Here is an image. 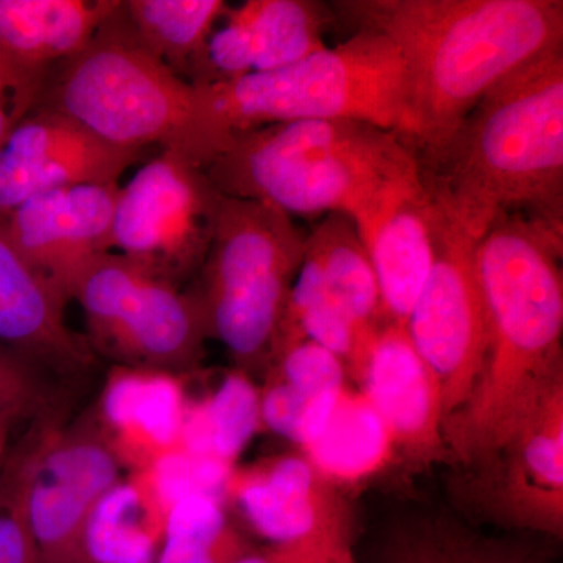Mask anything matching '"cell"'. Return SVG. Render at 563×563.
Here are the masks:
<instances>
[{"instance_id": "6da1fadb", "label": "cell", "mask_w": 563, "mask_h": 563, "mask_svg": "<svg viewBox=\"0 0 563 563\" xmlns=\"http://www.w3.org/2000/svg\"><path fill=\"white\" fill-rule=\"evenodd\" d=\"M563 228L523 213L493 222L476 242L487 351L468 401L444 422L466 463L492 462L562 383Z\"/></svg>"}, {"instance_id": "7a4b0ae2", "label": "cell", "mask_w": 563, "mask_h": 563, "mask_svg": "<svg viewBox=\"0 0 563 563\" xmlns=\"http://www.w3.org/2000/svg\"><path fill=\"white\" fill-rule=\"evenodd\" d=\"M331 9L401 52L418 165L446 147L496 81L563 43L561 0H339Z\"/></svg>"}, {"instance_id": "3957f363", "label": "cell", "mask_w": 563, "mask_h": 563, "mask_svg": "<svg viewBox=\"0 0 563 563\" xmlns=\"http://www.w3.org/2000/svg\"><path fill=\"white\" fill-rule=\"evenodd\" d=\"M420 173L437 209L476 242L512 213L563 228V43L496 81Z\"/></svg>"}, {"instance_id": "277c9868", "label": "cell", "mask_w": 563, "mask_h": 563, "mask_svg": "<svg viewBox=\"0 0 563 563\" xmlns=\"http://www.w3.org/2000/svg\"><path fill=\"white\" fill-rule=\"evenodd\" d=\"M195 113L179 151L206 168L232 136L298 121L368 122L409 143V76L384 33L355 29L335 47L242 79L195 85Z\"/></svg>"}, {"instance_id": "5b68a950", "label": "cell", "mask_w": 563, "mask_h": 563, "mask_svg": "<svg viewBox=\"0 0 563 563\" xmlns=\"http://www.w3.org/2000/svg\"><path fill=\"white\" fill-rule=\"evenodd\" d=\"M222 196L288 217L346 214L361 221L388 192L421 176L401 135L368 122L318 120L232 136L206 166Z\"/></svg>"}, {"instance_id": "8992f818", "label": "cell", "mask_w": 563, "mask_h": 563, "mask_svg": "<svg viewBox=\"0 0 563 563\" xmlns=\"http://www.w3.org/2000/svg\"><path fill=\"white\" fill-rule=\"evenodd\" d=\"M195 98V85L141 43L121 0L90 43L51 70L35 109L65 114L114 146L179 151Z\"/></svg>"}, {"instance_id": "52a82bcc", "label": "cell", "mask_w": 563, "mask_h": 563, "mask_svg": "<svg viewBox=\"0 0 563 563\" xmlns=\"http://www.w3.org/2000/svg\"><path fill=\"white\" fill-rule=\"evenodd\" d=\"M307 236L284 211L222 196L195 295L209 336L242 365L272 355Z\"/></svg>"}, {"instance_id": "ba28073f", "label": "cell", "mask_w": 563, "mask_h": 563, "mask_svg": "<svg viewBox=\"0 0 563 563\" xmlns=\"http://www.w3.org/2000/svg\"><path fill=\"white\" fill-rule=\"evenodd\" d=\"M96 350L121 366L180 373L198 365L209 339L195 292L141 263L110 252L74 292Z\"/></svg>"}, {"instance_id": "9c48e42d", "label": "cell", "mask_w": 563, "mask_h": 563, "mask_svg": "<svg viewBox=\"0 0 563 563\" xmlns=\"http://www.w3.org/2000/svg\"><path fill=\"white\" fill-rule=\"evenodd\" d=\"M221 201L203 166L180 152L162 150L120 187L111 252L179 285L201 269Z\"/></svg>"}, {"instance_id": "30bf717a", "label": "cell", "mask_w": 563, "mask_h": 563, "mask_svg": "<svg viewBox=\"0 0 563 563\" xmlns=\"http://www.w3.org/2000/svg\"><path fill=\"white\" fill-rule=\"evenodd\" d=\"M41 433L10 457L36 553L41 563H90L85 529L96 504L120 483V459L95 424Z\"/></svg>"}, {"instance_id": "8fae6325", "label": "cell", "mask_w": 563, "mask_h": 563, "mask_svg": "<svg viewBox=\"0 0 563 563\" xmlns=\"http://www.w3.org/2000/svg\"><path fill=\"white\" fill-rule=\"evenodd\" d=\"M474 250L476 240L435 207L432 268L406 329L439 379L446 420L468 401L487 351V314Z\"/></svg>"}, {"instance_id": "7c38bea8", "label": "cell", "mask_w": 563, "mask_h": 563, "mask_svg": "<svg viewBox=\"0 0 563 563\" xmlns=\"http://www.w3.org/2000/svg\"><path fill=\"white\" fill-rule=\"evenodd\" d=\"M143 154L114 146L57 111L33 109L0 147V218L46 192L120 185Z\"/></svg>"}, {"instance_id": "4fadbf2b", "label": "cell", "mask_w": 563, "mask_h": 563, "mask_svg": "<svg viewBox=\"0 0 563 563\" xmlns=\"http://www.w3.org/2000/svg\"><path fill=\"white\" fill-rule=\"evenodd\" d=\"M120 187L80 185L46 192L0 218L24 261L68 302L88 269L111 252Z\"/></svg>"}, {"instance_id": "5bb4252c", "label": "cell", "mask_w": 563, "mask_h": 563, "mask_svg": "<svg viewBox=\"0 0 563 563\" xmlns=\"http://www.w3.org/2000/svg\"><path fill=\"white\" fill-rule=\"evenodd\" d=\"M335 14L313 0H247L228 7L218 22L192 85H213L284 68L325 49Z\"/></svg>"}, {"instance_id": "9a60e30c", "label": "cell", "mask_w": 563, "mask_h": 563, "mask_svg": "<svg viewBox=\"0 0 563 563\" xmlns=\"http://www.w3.org/2000/svg\"><path fill=\"white\" fill-rule=\"evenodd\" d=\"M355 379L388 429L396 453L418 465H431L450 454L442 387L406 325L393 321L380 325Z\"/></svg>"}, {"instance_id": "2e32d148", "label": "cell", "mask_w": 563, "mask_h": 563, "mask_svg": "<svg viewBox=\"0 0 563 563\" xmlns=\"http://www.w3.org/2000/svg\"><path fill=\"white\" fill-rule=\"evenodd\" d=\"M252 531L272 544L350 542V523L333 487L303 455H282L236 472L228 495Z\"/></svg>"}, {"instance_id": "e0dca14e", "label": "cell", "mask_w": 563, "mask_h": 563, "mask_svg": "<svg viewBox=\"0 0 563 563\" xmlns=\"http://www.w3.org/2000/svg\"><path fill=\"white\" fill-rule=\"evenodd\" d=\"M435 206L421 176L399 185L354 222L379 284L385 317L406 325L433 263Z\"/></svg>"}, {"instance_id": "ac0fdd59", "label": "cell", "mask_w": 563, "mask_h": 563, "mask_svg": "<svg viewBox=\"0 0 563 563\" xmlns=\"http://www.w3.org/2000/svg\"><path fill=\"white\" fill-rule=\"evenodd\" d=\"M66 303L24 261L0 224V346L38 368H87L90 347L66 324Z\"/></svg>"}, {"instance_id": "d6986e66", "label": "cell", "mask_w": 563, "mask_h": 563, "mask_svg": "<svg viewBox=\"0 0 563 563\" xmlns=\"http://www.w3.org/2000/svg\"><path fill=\"white\" fill-rule=\"evenodd\" d=\"M499 496L518 525L562 532L563 525V380L555 384L509 444Z\"/></svg>"}, {"instance_id": "ffe728a7", "label": "cell", "mask_w": 563, "mask_h": 563, "mask_svg": "<svg viewBox=\"0 0 563 563\" xmlns=\"http://www.w3.org/2000/svg\"><path fill=\"white\" fill-rule=\"evenodd\" d=\"M121 0H0V57L41 90L52 69L84 49Z\"/></svg>"}, {"instance_id": "44dd1931", "label": "cell", "mask_w": 563, "mask_h": 563, "mask_svg": "<svg viewBox=\"0 0 563 563\" xmlns=\"http://www.w3.org/2000/svg\"><path fill=\"white\" fill-rule=\"evenodd\" d=\"M185 402L174 374L120 366L101 401L102 432L120 459L143 472L161 455L180 448Z\"/></svg>"}, {"instance_id": "7402d4cb", "label": "cell", "mask_w": 563, "mask_h": 563, "mask_svg": "<svg viewBox=\"0 0 563 563\" xmlns=\"http://www.w3.org/2000/svg\"><path fill=\"white\" fill-rule=\"evenodd\" d=\"M318 474L332 487H357L384 472L395 444L362 391L344 390L320 435L303 448Z\"/></svg>"}, {"instance_id": "603a6c76", "label": "cell", "mask_w": 563, "mask_h": 563, "mask_svg": "<svg viewBox=\"0 0 563 563\" xmlns=\"http://www.w3.org/2000/svg\"><path fill=\"white\" fill-rule=\"evenodd\" d=\"M307 250L320 262L333 298L363 332L374 333L388 321L373 263L350 217H322L307 236Z\"/></svg>"}, {"instance_id": "cb8c5ba5", "label": "cell", "mask_w": 563, "mask_h": 563, "mask_svg": "<svg viewBox=\"0 0 563 563\" xmlns=\"http://www.w3.org/2000/svg\"><path fill=\"white\" fill-rule=\"evenodd\" d=\"M141 43L191 81L207 41L228 10L224 0H122Z\"/></svg>"}, {"instance_id": "d4e9b609", "label": "cell", "mask_w": 563, "mask_h": 563, "mask_svg": "<svg viewBox=\"0 0 563 563\" xmlns=\"http://www.w3.org/2000/svg\"><path fill=\"white\" fill-rule=\"evenodd\" d=\"M165 518L136 477L118 483L96 504L85 529L90 563H155Z\"/></svg>"}, {"instance_id": "484cf974", "label": "cell", "mask_w": 563, "mask_h": 563, "mask_svg": "<svg viewBox=\"0 0 563 563\" xmlns=\"http://www.w3.org/2000/svg\"><path fill=\"white\" fill-rule=\"evenodd\" d=\"M261 424V393L246 374L231 373L209 398L187 404L180 448L233 466Z\"/></svg>"}, {"instance_id": "4316f807", "label": "cell", "mask_w": 563, "mask_h": 563, "mask_svg": "<svg viewBox=\"0 0 563 563\" xmlns=\"http://www.w3.org/2000/svg\"><path fill=\"white\" fill-rule=\"evenodd\" d=\"M250 551L229 523L221 501L191 496L166 515L155 563H232Z\"/></svg>"}, {"instance_id": "83f0119b", "label": "cell", "mask_w": 563, "mask_h": 563, "mask_svg": "<svg viewBox=\"0 0 563 563\" xmlns=\"http://www.w3.org/2000/svg\"><path fill=\"white\" fill-rule=\"evenodd\" d=\"M387 563H544L528 544L488 539L444 521L424 523L396 537Z\"/></svg>"}, {"instance_id": "f1b7e54d", "label": "cell", "mask_w": 563, "mask_h": 563, "mask_svg": "<svg viewBox=\"0 0 563 563\" xmlns=\"http://www.w3.org/2000/svg\"><path fill=\"white\" fill-rule=\"evenodd\" d=\"M233 466L177 448L135 474L147 498L166 520L173 506L191 496H209L224 503Z\"/></svg>"}, {"instance_id": "f546056e", "label": "cell", "mask_w": 563, "mask_h": 563, "mask_svg": "<svg viewBox=\"0 0 563 563\" xmlns=\"http://www.w3.org/2000/svg\"><path fill=\"white\" fill-rule=\"evenodd\" d=\"M273 376L310 398H333L346 388V365L331 351L310 342L292 340L273 351Z\"/></svg>"}, {"instance_id": "4dcf8cb0", "label": "cell", "mask_w": 563, "mask_h": 563, "mask_svg": "<svg viewBox=\"0 0 563 563\" xmlns=\"http://www.w3.org/2000/svg\"><path fill=\"white\" fill-rule=\"evenodd\" d=\"M49 409V395L38 366L0 346V413L29 420Z\"/></svg>"}, {"instance_id": "1f68e13d", "label": "cell", "mask_w": 563, "mask_h": 563, "mask_svg": "<svg viewBox=\"0 0 563 563\" xmlns=\"http://www.w3.org/2000/svg\"><path fill=\"white\" fill-rule=\"evenodd\" d=\"M0 563H41L25 520L21 481L10 459L0 476Z\"/></svg>"}, {"instance_id": "d6a6232c", "label": "cell", "mask_w": 563, "mask_h": 563, "mask_svg": "<svg viewBox=\"0 0 563 563\" xmlns=\"http://www.w3.org/2000/svg\"><path fill=\"white\" fill-rule=\"evenodd\" d=\"M38 90L18 76L16 70L0 57V147L18 122L35 109Z\"/></svg>"}, {"instance_id": "836d02e7", "label": "cell", "mask_w": 563, "mask_h": 563, "mask_svg": "<svg viewBox=\"0 0 563 563\" xmlns=\"http://www.w3.org/2000/svg\"><path fill=\"white\" fill-rule=\"evenodd\" d=\"M351 542H322L310 540L290 544H272L262 551H250L232 563H317L335 548Z\"/></svg>"}, {"instance_id": "e575fe53", "label": "cell", "mask_w": 563, "mask_h": 563, "mask_svg": "<svg viewBox=\"0 0 563 563\" xmlns=\"http://www.w3.org/2000/svg\"><path fill=\"white\" fill-rule=\"evenodd\" d=\"M13 422L9 417L0 413V474L5 468L7 461H9V437Z\"/></svg>"}, {"instance_id": "d590c367", "label": "cell", "mask_w": 563, "mask_h": 563, "mask_svg": "<svg viewBox=\"0 0 563 563\" xmlns=\"http://www.w3.org/2000/svg\"><path fill=\"white\" fill-rule=\"evenodd\" d=\"M317 563H357L352 554L351 544L335 548L331 553L325 554Z\"/></svg>"}, {"instance_id": "8d00e7d4", "label": "cell", "mask_w": 563, "mask_h": 563, "mask_svg": "<svg viewBox=\"0 0 563 563\" xmlns=\"http://www.w3.org/2000/svg\"><path fill=\"white\" fill-rule=\"evenodd\" d=\"M0 476H2V474H0Z\"/></svg>"}]
</instances>
